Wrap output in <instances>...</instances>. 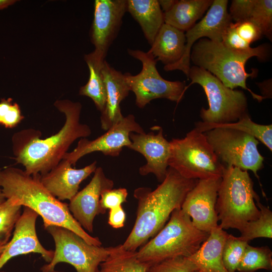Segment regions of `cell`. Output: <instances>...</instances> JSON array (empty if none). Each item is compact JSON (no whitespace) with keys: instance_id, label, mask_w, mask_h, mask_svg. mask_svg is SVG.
<instances>
[{"instance_id":"52a82bcc","label":"cell","mask_w":272,"mask_h":272,"mask_svg":"<svg viewBox=\"0 0 272 272\" xmlns=\"http://www.w3.org/2000/svg\"><path fill=\"white\" fill-rule=\"evenodd\" d=\"M191 85L197 84L207 97L209 108H202L200 116L202 122L212 124L234 122L247 113V99L243 91L225 86L216 77L205 69L195 65L190 67L188 77Z\"/></svg>"},{"instance_id":"5b68a950","label":"cell","mask_w":272,"mask_h":272,"mask_svg":"<svg viewBox=\"0 0 272 272\" xmlns=\"http://www.w3.org/2000/svg\"><path fill=\"white\" fill-rule=\"evenodd\" d=\"M255 201H259V197L247 171L224 166L216 204L219 226L240 232L248 222L260 216Z\"/></svg>"},{"instance_id":"9a60e30c","label":"cell","mask_w":272,"mask_h":272,"mask_svg":"<svg viewBox=\"0 0 272 272\" xmlns=\"http://www.w3.org/2000/svg\"><path fill=\"white\" fill-rule=\"evenodd\" d=\"M222 176L198 179L187 193L181 209L190 218L198 230L210 233L218 226L216 211L218 191Z\"/></svg>"},{"instance_id":"cb8c5ba5","label":"cell","mask_w":272,"mask_h":272,"mask_svg":"<svg viewBox=\"0 0 272 272\" xmlns=\"http://www.w3.org/2000/svg\"><path fill=\"white\" fill-rule=\"evenodd\" d=\"M213 0L176 1L171 8L163 13L164 23L186 32L203 17Z\"/></svg>"},{"instance_id":"ab89813d","label":"cell","mask_w":272,"mask_h":272,"mask_svg":"<svg viewBox=\"0 0 272 272\" xmlns=\"http://www.w3.org/2000/svg\"><path fill=\"white\" fill-rule=\"evenodd\" d=\"M260 88L261 93L263 94L264 99L270 98L271 96V79L266 80L262 83H257Z\"/></svg>"},{"instance_id":"2e32d148","label":"cell","mask_w":272,"mask_h":272,"mask_svg":"<svg viewBox=\"0 0 272 272\" xmlns=\"http://www.w3.org/2000/svg\"><path fill=\"white\" fill-rule=\"evenodd\" d=\"M113 186V180L106 177L102 167H98L90 182L70 200L71 213L85 231L93 233L95 217L106 213L100 206L101 194Z\"/></svg>"},{"instance_id":"836d02e7","label":"cell","mask_w":272,"mask_h":272,"mask_svg":"<svg viewBox=\"0 0 272 272\" xmlns=\"http://www.w3.org/2000/svg\"><path fill=\"white\" fill-rule=\"evenodd\" d=\"M24 119L19 105L11 98L2 99L0 102V125L12 128Z\"/></svg>"},{"instance_id":"6da1fadb","label":"cell","mask_w":272,"mask_h":272,"mask_svg":"<svg viewBox=\"0 0 272 272\" xmlns=\"http://www.w3.org/2000/svg\"><path fill=\"white\" fill-rule=\"evenodd\" d=\"M54 106L63 113L64 125L56 133L41 139V132L33 129L21 130L13 136L15 160L30 175H44L63 159L71 145L77 139L91 134L87 124L80 122L82 105L69 100H57Z\"/></svg>"},{"instance_id":"603a6c76","label":"cell","mask_w":272,"mask_h":272,"mask_svg":"<svg viewBox=\"0 0 272 272\" xmlns=\"http://www.w3.org/2000/svg\"><path fill=\"white\" fill-rule=\"evenodd\" d=\"M127 12L139 23L151 45L164 23L163 12L158 0H127Z\"/></svg>"},{"instance_id":"bcb514c9","label":"cell","mask_w":272,"mask_h":272,"mask_svg":"<svg viewBox=\"0 0 272 272\" xmlns=\"http://www.w3.org/2000/svg\"><path fill=\"white\" fill-rule=\"evenodd\" d=\"M192 272H201V271H199L198 270H194V271H193Z\"/></svg>"},{"instance_id":"ba28073f","label":"cell","mask_w":272,"mask_h":272,"mask_svg":"<svg viewBox=\"0 0 272 272\" xmlns=\"http://www.w3.org/2000/svg\"><path fill=\"white\" fill-rule=\"evenodd\" d=\"M169 167L181 176L192 179L222 176V164L207 141L205 133L194 128L183 139L169 142Z\"/></svg>"},{"instance_id":"ffe728a7","label":"cell","mask_w":272,"mask_h":272,"mask_svg":"<svg viewBox=\"0 0 272 272\" xmlns=\"http://www.w3.org/2000/svg\"><path fill=\"white\" fill-rule=\"evenodd\" d=\"M101 72L106 87V102L101 112L100 122L101 128L106 131L123 118L120 104L130 91L124 74L114 69L105 60Z\"/></svg>"},{"instance_id":"1f68e13d","label":"cell","mask_w":272,"mask_h":272,"mask_svg":"<svg viewBox=\"0 0 272 272\" xmlns=\"http://www.w3.org/2000/svg\"><path fill=\"white\" fill-rule=\"evenodd\" d=\"M260 29L262 35L271 41L272 1L256 0L250 20Z\"/></svg>"},{"instance_id":"d590c367","label":"cell","mask_w":272,"mask_h":272,"mask_svg":"<svg viewBox=\"0 0 272 272\" xmlns=\"http://www.w3.org/2000/svg\"><path fill=\"white\" fill-rule=\"evenodd\" d=\"M256 0H233L229 14L235 22L249 20Z\"/></svg>"},{"instance_id":"d6a6232c","label":"cell","mask_w":272,"mask_h":272,"mask_svg":"<svg viewBox=\"0 0 272 272\" xmlns=\"http://www.w3.org/2000/svg\"><path fill=\"white\" fill-rule=\"evenodd\" d=\"M197 270L188 257L177 256L151 264L146 272H192Z\"/></svg>"},{"instance_id":"74e56055","label":"cell","mask_w":272,"mask_h":272,"mask_svg":"<svg viewBox=\"0 0 272 272\" xmlns=\"http://www.w3.org/2000/svg\"><path fill=\"white\" fill-rule=\"evenodd\" d=\"M221 42L228 48L236 50H246L251 48L250 44L238 34L233 22L225 30Z\"/></svg>"},{"instance_id":"9c48e42d","label":"cell","mask_w":272,"mask_h":272,"mask_svg":"<svg viewBox=\"0 0 272 272\" xmlns=\"http://www.w3.org/2000/svg\"><path fill=\"white\" fill-rule=\"evenodd\" d=\"M45 229L54 240L55 250L52 260L41 267L42 272L54 271L56 265L60 262L71 264L77 272H98L100 264L114 248L89 244L64 227L50 226Z\"/></svg>"},{"instance_id":"60d3db41","label":"cell","mask_w":272,"mask_h":272,"mask_svg":"<svg viewBox=\"0 0 272 272\" xmlns=\"http://www.w3.org/2000/svg\"><path fill=\"white\" fill-rule=\"evenodd\" d=\"M160 6L163 13L170 10L175 4V0H160L158 1Z\"/></svg>"},{"instance_id":"e0dca14e","label":"cell","mask_w":272,"mask_h":272,"mask_svg":"<svg viewBox=\"0 0 272 272\" xmlns=\"http://www.w3.org/2000/svg\"><path fill=\"white\" fill-rule=\"evenodd\" d=\"M158 128L157 133L152 131L148 133L131 132V143L127 148L141 154L146 160V163L139 168L140 174L146 176L153 174L158 181L162 182L169 167L170 145L163 135L162 128Z\"/></svg>"},{"instance_id":"277c9868","label":"cell","mask_w":272,"mask_h":272,"mask_svg":"<svg viewBox=\"0 0 272 272\" xmlns=\"http://www.w3.org/2000/svg\"><path fill=\"white\" fill-rule=\"evenodd\" d=\"M191 49L190 60L194 65L208 71L229 88L234 89L240 87L250 92L258 101L264 99L262 96L254 93L247 87V79L256 77L257 70L254 69L251 73H248L245 64L254 56L261 60H265L269 52L266 45L246 50H236L228 48L222 42L202 38L197 41Z\"/></svg>"},{"instance_id":"ac0fdd59","label":"cell","mask_w":272,"mask_h":272,"mask_svg":"<svg viewBox=\"0 0 272 272\" xmlns=\"http://www.w3.org/2000/svg\"><path fill=\"white\" fill-rule=\"evenodd\" d=\"M38 215L24 207L17 221L13 237L0 255V270L11 258L31 253L40 254L47 263L52 259L54 251L45 249L40 242L36 230Z\"/></svg>"},{"instance_id":"3957f363","label":"cell","mask_w":272,"mask_h":272,"mask_svg":"<svg viewBox=\"0 0 272 272\" xmlns=\"http://www.w3.org/2000/svg\"><path fill=\"white\" fill-rule=\"evenodd\" d=\"M0 188L6 199L28 208L40 216L44 228L50 226L72 231L91 245L100 246L97 237L89 234L75 219L68 204L60 201L44 186L39 175H30L20 169L9 167L0 169Z\"/></svg>"},{"instance_id":"e575fe53","label":"cell","mask_w":272,"mask_h":272,"mask_svg":"<svg viewBox=\"0 0 272 272\" xmlns=\"http://www.w3.org/2000/svg\"><path fill=\"white\" fill-rule=\"evenodd\" d=\"M127 195L128 192L125 188L105 190L101 194L100 206L105 212L107 209L121 207V204L126 201Z\"/></svg>"},{"instance_id":"7a4b0ae2","label":"cell","mask_w":272,"mask_h":272,"mask_svg":"<svg viewBox=\"0 0 272 272\" xmlns=\"http://www.w3.org/2000/svg\"><path fill=\"white\" fill-rule=\"evenodd\" d=\"M197 179H187L169 167L166 176L156 188L139 187L134 191L138 200L134 226L123 248L135 251L149 238L154 237L165 226L172 212L180 209L187 193Z\"/></svg>"},{"instance_id":"4316f807","label":"cell","mask_w":272,"mask_h":272,"mask_svg":"<svg viewBox=\"0 0 272 272\" xmlns=\"http://www.w3.org/2000/svg\"><path fill=\"white\" fill-rule=\"evenodd\" d=\"M89 69V78L87 83L79 91L81 95L90 98L97 109L102 112L106 102V91L103 80L101 67L103 62H99L90 54L85 57Z\"/></svg>"},{"instance_id":"ee69618b","label":"cell","mask_w":272,"mask_h":272,"mask_svg":"<svg viewBox=\"0 0 272 272\" xmlns=\"http://www.w3.org/2000/svg\"><path fill=\"white\" fill-rule=\"evenodd\" d=\"M7 245V244L5 245L0 246V255L3 253L5 249L6 248Z\"/></svg>"},{"instance_id":"7bdbcfd3","label":"cell","mask_w":272,"mask_h":272,"mask_svg":"<svg viewBox=\"0 0 272 272\" xmlns=\"http://www.w3.org/2000/svg\"><path fill=\"white\" fill-rule=\"evenodd\" d=\"M6 200L3 191L0 188V206Z\"/></svg>"},{"instance_id":"83f0119b","label":"cell","mask_w":272,"mask_h":272,"mask_svg":"<svg viewBox=\"0 0 272 272\" xmlns=\"http://www.w3.org/2000/svg\"><path fill=\"white\" fill-rule=\"evenodd\" d=\"M259 269H272V252L267 246L253 247L248 244L237 270L255 272Z\"/></svg>"},{"instance_id":"f35d334b","label":"cell","mask_w":272,"mask_h":272,"mask_svg":"<svg viewBox=\"0 0 272 272\" xmlns=\"http://www.w3.org/2000/svg\"><path fill=\"white\" fill-rule=\"evenodd\" d=\"M125 221V213L122 207L110 210L108 223L112 228L119 229L123 227Z\"/></svg>"},{"instance_id":"f6af8a7d","label":"cell","mask_w":272,"mask_h":272,"mask_svg":"<svg viewBox=\"0 0 272 272\" xmlns=\"http://www.w3.org/2000/svg\"><path fill=\"white\" fill-rule=\"evenodd\" d=\"M0 272H5V271H0ZM52 272H63V271H55V270H54V271H52Z\"/></svg>"},{"instance_id":"4fadbf2b","label":"cell","mask_w":272,"mask_h":272,"mask_svg":"<svg viewBox=\"0 0 272 272\" xmlns=\"http://www.w3.org/2000/svg\"><path fill=\"white\" fill-rule=\"evenodd\" d=\"M228 4L227 0L213 1L200 21L185 32L186 44L182 58L174 64L165 65V71L179 70L188 77L193 45L202 38L214 41H222L225 30L233 22L227 10Z\"/></svg>"},{"instance_id":"5bb4252c","label":"cell","mask_w":272,"mask_h":272,"mask_svg":"<svg viewBox=\"0 0 272 272\" xmlns=\"http://www.w3.org/2000/svg\"><path fill=\"white\" fill-rule=\"evenodd\" d=\"M127 12V0H96L91 28V40L95 50L90 54L103 62L116 38Z\"/></svg>"},{"instance_id":"8fae6325","label":"cell","mask_w":272,"mask_h":272,"mask_svg":"<svg viewBox=\"0 0 272 272\" xmlns=\"http://www.w3.org/2000/svg\"><path fill=\"white\" fill-rule=\"evenodd\" d=\"M127 52L142 64V70L138 74H124L130 91L135 95V105L139 108L145 107L156 99L164 98L177 103L181 101L185 91L183 82L163 78L157 69V60L147 52L128 49Z\"/></svg>"},{"instance_id":"8d00e7d4","label":"cell","mask_w":272,"mask_h":272,"mask_svg":"<svg viewBox=\"0 0 272 272\" xmlns=\"http://www.w3.org/2000/svg\"><path fill=\"white\" fill-rule=\"evenodd\" d=\"M233 25L238 34L250 44L262 36L260 28L250 20L233 22Z\"/></svg>"},{"instance_id":"8992f818","label":"cell","mask_w":272,"mask_h":272,"mask_svg":"<svg viewBox=\"0 0 272 272\" xmlns=\"http://www.w3.org/2000/svg\"><path fill=\"white\" fill-rule=\"evenodd\" d=\"M209 235V233L196 229L181 208L176 209L163 228L137 251V257L150 265L175 257H189Z\"/></svg>"},{"instance_id":"f546056e","label":"cell","mask_w":272,"mask_h":272,"mask_svg":"<svg viewBox=\"0 0 272 272\" xmlns=\"http://www.w3.org/2000/svg\"><path fill=\"white\" fill-rule=\"evenodd\" d=\"M22 206L16 204L11 198L0 206V246L10 241L12 232L21 215Z\"/></svg>"},{"instance_id":"f1b7e54d","label":"cell","mask_w":272,"mask_h":272,"mask_svg":"<svg viewBox=\"0 0 272 272\" xmlns=\"http://www.w3.org/2000/svg\"><path fill=\"white\" fill-rule=\"evenodd\" d=\"M256 205L260 211L259 217L248 222L240 232L239 237L247 242L257 238H272V212L259 201Z\"/></svg>"},{"instance_id":"4dcf8cb0","label":"cell","mask_w":272,"mask_h":272,"mask_svg":"<svg viewBox=\"0 0 272 272\" xmlns=\"http://www.w3.org/2000/svg\"><path fill=\"white\" fill-rule=\"evenodd\" d=\"M248 242L228 234L222 250V259L229 272H235Z\"/></svg>"},{"instance_id":"30bf717a","label":"cell","mask_w":272,"mask_h":272,"mask_svg":"<svg viewBox=\"0 0 272 272\" xmlns=\"http://www.w3.org/2000/svg\"><path fill=\"white\" fill-rule=\"evenodd\" d=\"M207 141L223 165L257 172L263 167V157L259 153V141L253 137L234 129L215 127L205 133Z\"/></svg>"},{"instance_id":"44dd1931","label":"cell","mask_w":272,"mask_h":272,"mask_svg":"<svg viewBox=\"0 0 272 272\" xmlns=\"http://www.w3.org/2000/svg\"><path fill=\"white\" fill-rule=\"evenodd\" d=\"M185 44L184 32L164 23L147 53L157 61H161L165 65H170L182 58Z\"/></svg>"},{"instance_id":"484cf974","label":"cell","mask_w":272,"mask_h":272,"mask_svg":"<svg viewBox=\"0 0 272 272\" xmlns=\"http://www.w3.org/2000/svg\"><path fill=\"white\" fill-rule=\"evenodd\" d=\"M195 127L201 132H205L215 127H222L238 130L255 138L272 151V125H262L253 122L248 114L238 121L223 124H212L200 121L195 124Z\"/></svg>"},{"instance_id":"d6986e66","label":"cell","mask_w":272,"mask_h":272,"mask_svg":"<svg viewBox=\"0 0 272 272\" xmlns=\"http://www.w3.org/2000/svg\"><path fill=\"white\" fill-rule=\"evenodd\" d=\"M66 160H62L47 173L40 175L44 186L60 201L71 200L78 193L81 183L94 173L97 161L81 169H76Z\"/></svg>"},{"instance_id":"7402d4cb","label":"cell","mask_w":272,"mask_h":272,"mask_svg":"<svg viewBox=\"0 0 272 272\" xmlns=\"http://www.w3.org/2000/svg\"><path fill=\"white\" fill-rule=\"evenodd\" d=\"M228 233L219 225L209 233L199 248L188 257L201 272H229L224 265L222 250Z\"/></svg>"},{"instance_id":"d4e9b609","label":"cell","mask_w":272,"mask_h":272,"mask_svg":"<svg viewBox=\"0 0 272 272\" xmlns=\"http://www.w3.org/2000/svg\"><path fill=\"white\" fill-rule=\"evenodd\" d=\"M150 265L138 259L137 251L126 250L120 244L100 264L98 272H146Z\"/></svg>"},{"instance_id":"b9f144b4","label":"cell","mask_w":272,"mask_h":272,"mask_svg":"<svg viewBox=\"0 0 272 272\" xmlns=\"http://www.w3.org/2000/svg\"><path fill=\"white\" fill-rule=\"evenodd\" d=\"M16 1L11 0H0V10L7 8L13 4Z\"/></svg>"},{"instance_id":"7c38bea8","label":"cell","mask_w":272,"mask_h":272,"mask_svg":"<svg viewBox=\"0 0 272 272\" xmlns=\"http://www.w3.org/2000/svg\"><path fill=\"white\" fill-rule=\"evenodd\" d=\"M131 132L143 133L145 132L143 127L136 121L133 114H129L113 125L101 136L93 140L81 138L76 148L71 152H67L63 159L66 160L72 165L86 155L100 152L105 156H119L124 147L127 148L131 141Z\"/></svg>"}]
</instances>
